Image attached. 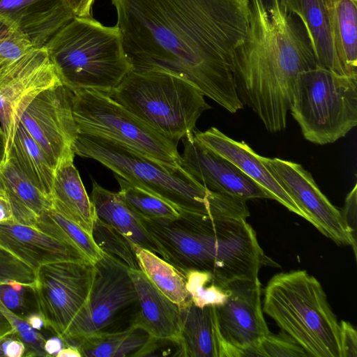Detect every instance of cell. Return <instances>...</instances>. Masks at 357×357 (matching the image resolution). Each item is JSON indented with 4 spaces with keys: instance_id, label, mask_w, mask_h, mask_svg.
I'll return each mask as SVG.
<instances>
[{
    "instance_id": "6da1fadb",
    "label": "cell",
    "mask_w": 357,
    "mask_h": 357,
    "mask_svg": "<svg viewBox=\"0 0 357 357\" xmlns=\"http://www.w3.org/2000/svg\"><path fill=\"white\" fill-rule=\"evenodd\" d=\"M132 70L180 77L231 113L243 107L231 64L249 0H111Z\"/></svg>"
},
{
    "instance_id": "7a4b0ae2",
    "label": "cell",
    "mask_w": 357,
    "mask_h": 357,
    "mask_svg": "<svg viewBox=\"0 0 357 357\" xmlns=\"http://www.w3.org/2000/svg\"><path fill=\"white\" fill-rule=\"evenodd\" d=\"M317 66L302 24L279 0H249V26L231 71L241 102L268 131L285 129L297 79Z\"/></svg>"
},
{
    "instance_id": "3957f363",
    "label": "cell",
    "mask_w": 357,
    "mask_h": 357,
    "mask_svg": "<svg viewBox=\"0 0 357 357\" xmlns=\"http://www.w3.org/2000/svg\"><path fill=\"white\" fill-rule=\"evenodd\" d=\"M163 259L181 273L208 271L222 285L256 280L267 261L245 218L180 212L170 219L139 218Z\"/></svg>"
},
{
    "instance_id": "277c9868",
    "label": "cell",
    "mask_w": 357,
    "mask_h": 357,
    "mask_svg": "<svg viewBox=\"0 0 357 357\" xmlns=\"http://www.w3.org/2000/svg\"><path fill=\"white\" fill-rule=\"evenodd\" d=\"M75 153L96 160L125 180L149 190L181 211L214 217L244 218L246 202L211 192L181 165L157 161L115 141L77 134Z\"/></svg>"
},
{
    "instance_id": "5b68a950",
    "label": "cell",
    "mask_w": 357,
    "mask_h": 357,
    "mask_svg": "<svg viewBox=\"0 0 357 357\" xmlns=\"http://www.w3.org/2000/svg\"><path fill=\"white\" fill-rule=\"evenodd\" d=\"M62 84L71 91L108 93L132 70L117 26L74 17L44 46Z\"/></svg>"
},
{
    "instance_id": "8992f818",
    "label": "cell",
    "mask_w": 357,
    "mask_h": 357,
    "mask_svg": "<svg viewBox=\"0 0 357 357\" xmlns=\"http://www.w3.org/2000/svg\"><path fill=\"white\" fill-rule=\"evenodd\" d=\"M262 308L310 356L342 357L340 325L321 284L306 271L274 275Z\"/></svg>"
},
{
    "instance_id": "52a82bcc",
    "label": "cell",
    "mask_w": 357,
    "mask_h": 357,
    "mask_svg": "<svg viewBox=\"0 0 357 357\" xmlns=\"http://www.w3.org/2000/svg\"><path fill=\"white\" fill-rule=\"evenodd\" d=\"M107 95L164 137L178 142L211 108L191 83L162 71L132 70Z\"/></svg>"
},
{
    "instance_id": "ba28073f",
    "label": "cell",
    "mask_w": 357,
    "mask_h": 357,
    "mask_svg": "<svg viewBox=\"0 0 357 357\" xmlns=\"http://www.w3.org/2000/svg\"><path fill=\"white\" fill-rule=\"evenodd\" d=\"M289 111L307 141L320 145L336 142L357 124V76L319 66L301 73Z\"/></svg>"
},
{
    "instance_id": "9c48e42d",
    "label": "cell",
    "mask_w": 357,
    "mask_h": 357,
    "mask_svg": "<svg viewBox=\"0 0 357 357\" xmlns=\"http://www.w3.org/2000/svg\"><path fill=\"white\" fill-rule=\"evenodd\" d=\"M72 92L78 134L109 139L157 161L181 165L176 142L155 131L107 93L92 89Z\"/></svg>"
},
{
    "instance_id": "30bf717a",
    "label": "cell",
    "mask_w": 357,
    "mask_h": 357,
    "mask_svg": "<svg viewBox=\"0 0 357 357\" xmlns=\"http://www.w3.org/2000/svg\"><path fill=\"white\" fill-rule=\"evenodd\" d=\"M94 266L89 299L63 337L73 345L90 336L121 331L118 321L132 307H137V291L127 266L103 252Z\"/></svg>"
},
{
    "instance_id": "8fae6325",
    "label": "cell",
    "mask_w": 357,
    "mask_h": 357,
    "mask_svg": "<svg viewBox=\"0 0 357 357\" xmlns=\"http://www.w3.org/2000/svg\"><path fill=\"white\" fill-rule=\"evenodd\" d=\"M95 273L89 261H65L45 264L36 271L33 292L45 327L62 338L86 303Z\"/></svg>"
},
{
    "instance_id": "7c38bea8",
    "label": "cell",
    "mask_w": 357,
    "mask_h": 357,
    "mask_svg": "<svg viewBox=\"0 0 357 357\" xmlns=\"http://www.w3.org/2000/svg\"><path fill=\"white\" fill-rule=\"evenodd\" d=\"M261 294L259 278L228 284L225 301L215 306L221 357L261 356L259 343L270 331L263 314Z\"/></svg>"
},
{
    "instance_id": "4fadbf2b",
    "label": "cell",
    "mask_w": 357,
    "mask_h": 357,
    "mask_svg": "<svg viewBox=\"0 0 357 357\" xmlns=\"http://www.w3.org/2000/svg\"><path fill=\"white\" fill-rule=\"evenodd\" d=\"M59 84L62 83L45 47L1 64L0 126L5 135L6 160L26 107L41 91Z\"/></svg>"
},
{
    "instance_id": "5bb4252c",
    "label": "cell",
    "mask_w": 357,
    "mask_h": 357,
    "mask_svg": "<svg viewBox=\"0 0 357 357\" xmlns=\"http://www.w3.org/2000/svg\"><path fill=\"white\" fill-rule=\"evenodd\" d=\"M73 92L59 84L41 91L26 107L21 124L56 168L73 161L77 128L73 114Z\"/></svg>"
},
{
    "instance_id": "9a60e30c",
    "label": "cell",
    "mask_w": 357,
    "mask_h": 357,
    "mask_svg": "<svg viewBox=\"0 0 357 357\" xmlns=\"http://www.w3.org/2000/svg\"><path fill=\"white\" fill-rule=\"evenodd\" d=\"M274 178L299 208L307 220L339 245H350L356 257V240L347 227L341 211L321 192L311 174L291 161L262 157Z\"/></svg>"
},
{
    "instance_id": "2e32d148",
    "label": "cell",
    "mask_w": 357,
    "mask_h": 357,
    "mask_svg": "<svg viewBox=\"0 0 357 357\" xmlns=\"http://www.w3.org/2000/svg\"><path fill=\"white\" fill-rule=\"evenodd\" d=\"M181 166L207 190L247 201L270 199L252 179L228 160L213 151L190 132L182 139Z\"/></svg>"
},
{
    "instance_id": "e0dca14e",
    "label": "cell",
    "mask_w": 357,
    "mask_h": 357,
    "mask_svg": "<svg viewBox=\"0 0 357 357\" xmlns=\"http://www.w3.org/2000/svg\"><path fill=\"white\" fill-rule=\"evenodd\" d=\"M0 248L25 263L36 273L42 266L51 263L89 261L73 246L33 227L13 220L0 222Z\"/></svg>"
},
{
    "instance_id": "ac0fdd59",
    "label": "cell",
    "mask_w": 357,
    "mask_h": 357,
    "mask_svg": "<svg viewBox=\"0 0 357 357\" xmlns=\"http://www.w3.org/2000/svg\"><path fill=\"white\" fill-rule=\"evenodd\" d=\"M193 134L199 142L230 161L257 183L269 195L270 199L276 200L289 211L307 220L305 213L264 163L262 157L245 142L236 141L214 127L204 132H193Z\"/></svg>"
},
{
    "instance_id": "d6986e66",
    "label": "cell",
    "mask_w": 357,
    "mask_h": 357,
    "mask_svg": "<svg viewBox=\"0 0 357 357\" xmlns=\"http://www.w3.org/2000/svg\"><path fill=\"white\" fill-rule=\"evenodd\" d=\"M74 17L67 0H0V19L19 27L35 48L44 47Z\"/></svg>"
},
{
    "instance_id": "ffe728a7",
    "label": "cell",
    "mask_w": 357,
    "mask_h": 357,
    "mask_svg": "<svg viewBox=\"0 0 357 357\" xmlns=\"http://www.w3.org/2000/svg\"><path fill=\"white\" fill-rule=\"evenodd\" d=\"M130 274L137 294L132 326L155 339L176 344L181 333V307L158 290L140 269H130Z\"/></svg>"
},
{
    "instance_id": "44dd1931",
    "label": "cell",
    "mask_w": 357,
    "mask_h": 357,
    "mask_svg": "<svg viewBox=\"0 0 357 357\" xmlns=\"http://www.w3.org/2000/svg\"><path fill=\"white\" fill-rule=\"evenodd\" d=\"M279 1L285 11L297 17L302 24L317 66L347 75L335 51L325 0Z\"/></svg>"
},
{
    "instance_id": "7402d4cb",
    "label": "cell",
    "mask_w": 357,
    "mask_h": 357,
    "mask_svg": "<svg viewBox=\"0 0 357 357\" xmlns=\"http://www.w3.org/2000/svg\"><path fill=\"white\" fill-rule=\"evenodd\" d=\"M50 199L53 209L92 235L94 206L73 161L56 168Z\"/></svg>"
},
{
    "instance_id": "603a6c76",
    "label": "cell",
    "mask_w": 357,
    "mask_h": 357,
    "mask_svg": "<svg viewBox=\"0 0 357 357\" xmlns=\"http://www.w3.org/2000/svg\"><path fill=\"white\" fill-rule=\"evenodd\" d=\"M181 327L176 356L221 357L215 306L198 307L191 301L181 308Z\"/></svg>"
},
{
    "instance_id": "cb8c5ba5",
    "label": "cell",
    "mask_w": 357,
    "mask_h": 357,
    "mask_svg": "<svg viewBox=\"0 0 357 357\" xmlns=\"http://www.w3.org/2000/svg\"><path fill=\"white\" fill-rule=\"evenodd\" d=\"M89 197L99 220L117 230L135 245L159 255V250L140 220L118 192L105 189L93 181Z\"/></svg>"
},
{
    "instance_id": "d4e9b609",
    "label": "cell",
    "mask_w": 357,
    "mask_h": 357,
    "mask_svg": "<svg viewBox=\"0 0 357 357\" xmlns=\"http://www.w3.org/2000/svg\"><path fill=\"white\" fill-rule=\"evenodd\" d=\"M13 221L34 227L40 215L52 208L51 199L34 186L8 158L0 167Z\"/></svg>"
},
{
    "instance_id": "484cf974",
    "label": "cell",
    "mask_w": 357,
    "mask_h": 357,
    "mask_svg": "<svg viewBox=\"0 0 357 357\" xmlns=\"http://www.w3.org/2000/svg\"><path fill=\"white\" fill-rule=\"evenodd\" d=\"M335 51L349 76H357V0H325Z\"/></svg>"
},
{
    "instance_id": "4316f807",
    "label": "cell",
    "mask_w": 357,
    "mask_h": 357,
    "mask_svg": "<svg viewBox=\"0 0 357 357\" xmlns=\"http://www.w3.org/2000/svg\"><path fill=\"white\" fill-rule=\"evenodd\" d=\"M8 158L34 186L50 199L55 168L21 123Z\"/></svg>"
},
{
    "instance_id": "83f0119b",
    "label": "cell",
    "mask_w": 357,
    "mask_h": 357,
    "mask_svg": "<svg viewBox=\"0 0 357 357\" xmlns=\"http://www.w3.org/2000/svg\"><path fill=\"white\" fill-rule=\"evenodd\" d=\"M153 337L144 330L131 326L123 330L90 336L80 340L82 357L145 356Z\"/></svg>"
},
{
    "instance_id": "f1b7e54d",
    "label": "cell",
    "mask_w": 357,
    "mask_h": 357,
    "mask_svg": "<svg viewBox=\"0 0 357 357\" xmlns=\"http://www.w3.org/2000/svg\"><path fill=\"white\" fill-rule=\"evenodd\" d=\"M140 270L166 297L181 308L191 302L183 274L153 252L135 246Z\"/></svg>"
},
{
    "instance_id": "f546056e",
    "label": "cell",
    "mask_w": 357,
    "mask_h": 357,
    "mask_svg": "<svg viewBox=\"0 0 357 357\" xmlns=\"http://www.w3.org/2000/svg\"><path fill=\"white\" fill-rule=\"evenodd\" d=\"M33 227L77 248L93 264L103 255L92 235L52 208L39 216Z\"/></svg>"
},
{
    "instance_id": "4dcf8cb0",
    "label": "cell",
    "mask_w": 357,
    "mask_h": 357,
    "mask_svg": "<svg viewBox=\"0 0 357 357\" xmlns=\"http://www.w3.org/2000/svg\"><path fill=\"white\" fill-rule=\"evenodd\" d=\"M114 177L119 196L139 218L174 220L180 216V211L162 198L117 174Z\"/></svg>"
},
{
    "instance_id": "1f68e13d",
    "label": "cell",
    "mask_w": 357,
    "mask_h": 357,
    "mask_svg": "<svg viewBox=\"0 0 357 357\" xmlns=\"http://www.w3.org/2000/svg\"><path fill=\"white\" fill-rule=\"evenodd\" d=\"M92 236L103 252L121 261L130 269H140L135 254V245L97 217L93 222Z\"/></svg>"
},
{
    "instance_id": "d6a6232c",
    "label": "cell",
    "mask_w": 357,
    "mask_h": 357,
    "mask_svg": "<svg viewBox=\"0 0 357 357\" xmlns=\"http://www.w3.org/2000/svg\"><path fill=\"white\" fill-rule=\"evenodd\" d=\"M182 273L191 301L195 305L218 306L225 301L228 286L221 284L210 272L189 270Z\"/></svg>"
},
{
    "instance_id": "836d02e7",
    "label": "cell",
    "mask_w": 357,
    "mask_h": 357,
    "mask_svg": "<svg viewBox=\"0 0 357 357\" xmlns=\"http://www.w3.org/2000/svg\"><path fill=\"white\" fill-rule=\"evenodd\" d=\"M259 348L261 356L306 357L310 354L285 332L278 335L268 333L261 339Z\"/></svg>"
},
{
    "instance_id": "e575fe53",
    "label": "cell",
    "mask_w": 357,
    "mask_h": 357,
    "mask_svg": "<svg viewBox=\"0 0 357 357\" xmlns=\"http://www.w3.org/2000/svg\"><path fill=\"white\" fill-rule=\"evenodd\" d=\"M36 280V272L31 267L0 248V283L16 281L31 289Z\"/></svg>"
},
{
    "instance_id": "d590c367",
    "label": "cell",
    "mask_w": 357,
    "mask_h": 357,
    "mask_svg": "<svg viewBox=\"0 0 357 357\" xmlns=\"http://www.w3.org/2000/svg\"><path fill=\"white\" fill-rule=\"evenodd\" d=\"M35 49L29 38L17 26H11L0 41V62H13Z\"/></svg>"
},
{
    "instance_id": "8d00e7d4",
    "label": "cell",
    "mask_w": 357,
    "mask_h": 357,
    "mask_svg": "<svg viewBox=\"0 0 357 357\" xmlns=\"http://www.w3.org/2000/svg\"><path fill=\"white\" fill-rule=\"evenodd\" d=\"M29 326L22 317L6 307L0 298V341L10 335L18 337Z\"/></svg>"
},
{
    "instance_id": "74e56055",
    "label": "cell",
    "mask_w": 357,
    "mask_h": 357,
    "mask_svg": "<svg viewBox=\"0 0 357 357\" xmlns=\"http://www.w3.org/2000/svg\"><path fill=\"white\" fill-rule=\"evenodd\" d=\"M24 289L17 291L8 283H0V298L10 310L19 315L25 307ZM20 316V315H19Z\"/></svg>"
},
{
    "instance_id": "f35d334b",
    "label": "cell",
    "mask_w": 357,
    "mask_h": 357,
    "mask_svg": "<svg viewBox=\"0 0 357 357\" xmlns=\"http://www.w3.org/2000/svg\"><path fill=\"white\" fill-rule=\"evenodd\" d=\"M340 325L342 357H356V330L349 322L346 321H341Z\"/></svg>"
},
{
    "instance_id": "ab89813d",
    "label": "cell",
    "mask_w": 357,
    "mask_h": 357,
    "mask_svg": "<svg viewBox=\"0 0 357 357\" xmlns=\"http://www.w3.org/2000/svg\"><path fill=\"white\" fill-rule=\"evenodd\" d=\"M342 218L349 228L353 238L356 240V214H357V184L347 195L344 206L341 211Z\"/></svg>"
},
{
    "instance_id": "60d3db41",
    "label": "cell",
    "mask_w": 357,
    "mask_h": 357,
    "mask_svg": "<svg viewBox=\"0 0 357 357\" xmlns=\"http://www.w3.org/2000/svg\"><path fill=\"white\" fill-rule=\"evenodd\" d=\"M24 353V344L15 335H10L0 341V356L22 357Z\"/></svg>"
},
{
    "instance_id": "b9f144b4",
    "label": "cell",
    "mask_w": 357,
    "mask_h": 357,
    "mask_svg": "<svg viewBox=\"0 0 357 357\" xmlns=\"http://www.w3.org/2000/svg\"><path fill=\"white\" fill-rule=\"evenodd\" d=\"M94 0H67L75 17H91V10Z\"/></svg>"
},
{
    "instance_id": "7bdbcfd3",
    "label": "cell",
    "mask_w": 357,
    "mask_h": 357,
    "mask_svg": "<svg viewBox=\"0 0 357 357\" xmlns=\"http://www.w3.org/2000/svg\"><path fill=\"white\" fill-rule=\"evenodd\" d=\"M64 340L56 336L45 340L44 349L48 356H56V355L64 347Z\"/></svg>"
},
{
    "instance_id": "ee69618b",
    "label": "cell",
    "mask_w": 357,
    "mask_h": 357,
    "mask_svg": "<svg viewBox=\"0 0 357 357\" xmlns=\"http://www.w3.org/2000/svg\"><path fill=\"white\" fill-rule=\"evenodd\" d=\"M13 220L10 202L5 196H0V222Z\"/></svg>"
},
{
    "instance_id": "f6af8a7d",
    "label": "cell",
    "mask_w": 357,
    "mask_h": 357,
    "mask_svg": "<svg viewBox=\"0 0 357 357\" xmlns=\"http://www.w3.org/2000/svg\"><path fill=\"white\" fill-rule=\"evenodd\" d=\"M22 318L35 330H40L42 327H45V321L38 312L26 314Z\"/></svg>"
},
{
    "instance_id": "bcb514c9",
    "label": "cell",
    "mask_w": 357,
    "mask_h": 357,
    "mask_svg": "<svg viewBox=\"0 0 357 357\" xmlns=\"http://www.w3.org/2000/svg\"><path fill=\"white\" fill-rule=\"evenodd\" d=\"M56 357H82L80 351L76 345H68L63 347L56 355Z\"/></svg>"
},
{
    "instance_id": "7dc6e473",
    "label": "cell",
    "mask_w": 357,
    "mask_h": 357,
    "mask_svg": "<svg viewBox=\"0 0 357 357\" xmlns=\"http://www.w3.org/2000/svg\"><path fill=\"white\" fill-rule=\"evenodd\" d=\"M6 160V149L5 143V135L3 131L0 126V167Z\"/></svg>"
},
{
    "instance_id": "c3c4849f",
    "label": "cell",
    "mask_w": 357,
    "mask_h": 357,
    "mask_svg": "<svg viewBox=\"0 0 357 357\" xmlns=\"http://www.w3.org/2000/svg\"><path fill=\"white\" fill-rule=\"evenodd\" d=\"M10 27L8 23L0 19V41L8 33Z\"/></svg>"
},
{
    "instance_id": "681fc988",
    "label": "cell",
    "mask_w": 357,
    "mask_h": 357,
    "mask_svg": "<svg viewBox=\"0 0 357 357\" xmlns=\"http://www.w3.org/2000/svg\"><path fill=\"white\" fill-rule=\"evenodd\" d=\"M0 196H5L7 197L4 184H3V180L1 177V176H0Z\"/></svg>"
},
{
    "instance_id": "f907efd6",
    "label": "cell",
    "mask_w": 357,
    "mask_h": 357,
    "mask_svg": "<svg viewBox=\"0 0 357 357\" xmlns=\"http://www.w3.org/2000/svg\"><path fill=\"white\" fill-rule=\"evenodd\" d=\"M1 63L0 62V66H1Z\"/></svg>"
}]
</instances>
